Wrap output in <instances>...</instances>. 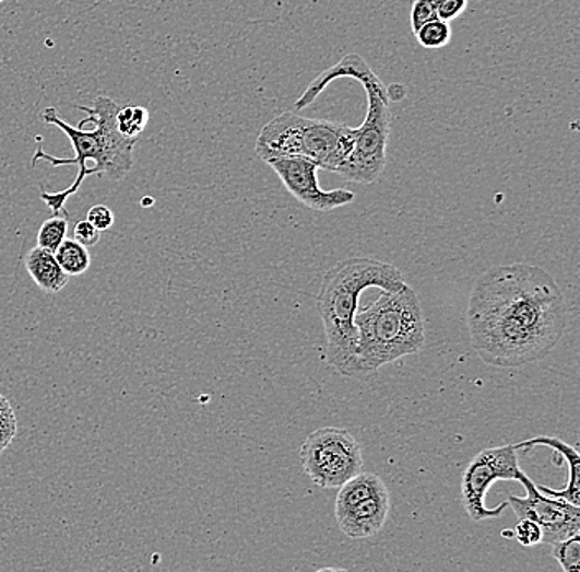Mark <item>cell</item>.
Instances as JSON below:
<instances>
[{
  "instance_id": "cell-1",
  "label": "cell",
  "mask_w": 580,
  "mask_h": 572,
  "mask_svg": "<svg viewBox=\"0 0 580 572\" xmlns=\"http://www.w3.org/2000/svg\"><path fill=\"white\" fill-rule=\"evenodd\" d=\"M569 320L556 279L528 262L495 266L470 292L466 327L476 355L497 369H520L546 359Z\"/></svg>"
},
{
  "instance_id": "cell-2",
  "label": "cell",
  "mask_w": 580,
  "mask_h": 572,
  "mask_svg": "<svg viewBox=\"0 0 580 572\" xmlns=\"http://www.w3.org/2000/svg\"><path fill=\"white\" fill-rule=\"evenodd\" d=\"M404 282L396 266L372 258H346L323 276L317 312L327 337V359L342 376H359L356 366L355 314L363 291L379 288L400 291Z\"/></svg>"
},
{
  "instance_id": "cell-3",
  "label": "cell",
  "mask_w": 580,
  "mask_h": 572,
  "mask_svg": "<svg viewBox=\"0 0 580 572\" xmlns=\"http://www.w3.org/2000/svg\"><path fill=\"white\" fill-rule=\"evenodd\" d=\"M78 107L87 114V119L81 122L83 125L93 122V131H84V128H73V126L68 125L58 116L55 107H47L42 113V119L47 125L57 126L58 129H61L67 135L76 155H74V159L55 157V155L47 154L40 148L35 152L32 164H37L38 161H47L54 167L76 165L78 171H80L78 172L76 180L67 190L57 191V194L42 191V200L54 211V214L63 211L67 198L80 190L81 184H83L84 178L90 177V174L108 175L113 180H121L131 172L132 164H134L132 154H134V148L139 139H128L119 132L118 125H116V114H118L119 104L109 100V97L98 96L94 100L93 107Z\"/></svg>"
},
{
  "instance_id": "cell-4",
  "label": "cell",
  "mask_w": 580,
  "mask_h": 572,
  "mask_svg": "<svg viewBox=\"0 0 580 572\" xmlns=\"http://www.w3.org/2000/svg\"><path fill=\"white\" fill-rule=\"evenodd\" d=\"M342 78H350V80L362 83L366 97H368V110H366L365 121L358 128L355 148L336 175L353 184H372L381 177L386 168V154H388L393 116L390 109V90L358 54L346 55L339 63L322 71L300 94L294 107L296 110L306 109L330 83L342 80Z\"/></svg>"
},
{
  "instance_id": "cell-5",
  "label": "cell",
  "mask_w": 580,
  "mask_h": 572,
  "mask_svg": "<svg viewBox=\"0 0 580 572\" xmlns=\"http://www.w3.org/2000/svg\"><path fill=\"white\" fill-rule=\"evenodd\" d=\"M356 366L359 376L375 375L379 369L407 355L426 343V324L419 295L404 284L400 291H382L355 314Z\"/></svg>"
},
{
  "instance_id": "cell-6",
  "label": "cell",
  "mask_w": 580,
  "mask_h": 572,
  "mask_svg": "<svg viewBox=\"0 0 580 572\" xmlns=\"http://www.w3.org/2000/svg\"><path fill=\"white\" fill-rule=\"evenodd\" d=\"M358 128L340 122L304 118L293 110L275 116L259 132L256 154L262 162L281 157H307L323 171H340L355 148Z\"/></svg>"
},
{
  "instance_id": "cell-7",
  "label": "cell",
  "mask_w": 580,
  "mask_h": 572,
  "mask_svg": "<svg viewBox=\"0 0 580 572\" xmlns=\"http://www.w3.org/2000/svg\"><path fill=\"white\" fill-rule=\"evenodd\" d=\"M300 463L320 489H339L362 472V444L346 429L320 428L304 441Z\"/></svg>"
},
{
  "instance_id": "cell-8",
  "label": "cell",
  "mask_w": 580,
  "mask_h": 572,
  "mask_svg": "<svg viewBox=\"0 0 580 572\" xmlns=\"http://www.w3.org/2000/svg\"><path fill=\"white\" fill-rule=\"evenodd\" d=\"M521 472L523 470L520 467V454L514 444L480 451L463 470L460 482V502L469 518L480 523L504 515L508 502L488 506L485 502L488 490L500 480L518 482Z\"/></svg>"
},
{
  "instance_id": "cell-9",
  "label": "cell",
  "mask_w": 580,
  "mask_h": 572,
  "mask_svg": "<svg viewBox=\"0 0 580 572\" xmlns=\"http://www.w3.org/2000/svg\"><path fill=\"white\" fill-rule=\"evenodd\" d=\"M391 510V493L384 480L359 472L339 487L335 520L340 532L352 539L372 538L384 528Z\"/></svg>"
},
{
  "instance_id": "cell-10",
  "label": "cell",
  "mask_w": 580,
  "mask_h": 572,
  "mask_svg": "<svg viewBox=\"0 0 580 572\" xmlns=\"http://www.w3.org/2000/svg\"><path fill=\"white\" fill-rule=\"evenodd\" d=\"M518 482L523 483L528 495L508 497V506L513 509L518 518L531 520L540 525L543 532V541L546 545L563 541V539L572 538L580 535V509L566 500L553 499L540 492L536 483L521 472Z\"/></svg>"
},
{
  "instance_id": "cell-11",
  "label": "cell",
  "mask_w": 580,
  "mask_h": 572,
  "mask_svg": "<svg viewBox=\"0 0 580 572\" xmlns=\"http://www.w3.org/2000/svg\"><path fill=\"white\" fill-rule=\"evenodd\" d=\"M265 164L281 178L288 194L299 200L304 207L319 211V213L346 207L356 198L352 190H345V188L323 190L317 177L319 165L312 159L297 155V157L271 159Z\"/></svg>"
},
{
  "instance_id": "cell-12",
  "label": "cell",
  "mask_w": 580,
  "mask_h": 572,
  "mask_svg": "<svg viewBox=\"0 0 580 572\" xmlns=\"http://www.w3.org/2000/svg\"><path fill=\"white\" fill-rule=\"evenodd\" d=\"M549 447L556 451L557 454L563 457L566 466L569 467V482L563 490L549 489V487H537L540 492L544 495L553 497V499L566 500V502L572 503V505H580V455L576 447L564 442L559 437H549V435H537V437L530 439V441L520 442L514 444L518 454L521 452H530L534 447Z\"/></svg>"
},
{
  "instance_id": "cell-13",
  "label": "cell",
  "mask_w": 580,
  "mask_h": 572,
  "mask_svg": "<svg viewBox=\"0 0 580 572\" xmlns=\"http://www.w3.org/2000/svg\"><path fill=\"white\" fill-rule=\"evenodd\" d=\"M25 268L31 275L32 281L45 292V294H58L63 291L70 281V276L61 269L58 265L55 253L48 249L37 248L31 249L25 256Z\"/></svg>"
},
{
  "instance_id": "cell-14",
  "label": "cell",
  "mask_w": 580,
  "mask_h": 572,
  "mask_svg": "<svg viewBox=\"0 0 580 572\" xmlns=\"http://www.w3.org/2000/svg\"><path fill=\"white\" fill-rule=\"evenodd\" d=\"M58 265L61 266L68 276H81L87 272L91 266V256L86 246L78 243L76 240L64 238L63 243L55 252Z\"/></svg>"
},
{
  "instance_id": "cell-15",
  "label": "cell",
  "mask_w": 580,
  "mask_h": 572,
  "mask_svg": "<svg viewBox=\"0 0 580 572\" xmlns=\"http://www.w3.org/2000/svg\"><path fill=\"white\" fill-rule=\"evenodd\" d=\"M149 119H151V114L142 106L119 107L116 114L119 132L128 139H139V136L147 128Z\"/></svg>"
},
{
  "instance_id": "cell-16",
  "label": "cell",
  "mask_w": 580,
  "mask_h": 572,
  "mask_svg": "<svg viewBox=\"0 0 580 572\" xmlns=\"http://www.w3.org/2000/svg\"><path fill=\"white\" fill-rule=\"evenodd\" d=\"M416 37L421 47L427 48V50L447 47L450 44V38H452L450 22L442 21V19H434V21L427 22L416 32Z\"/></svg>"
},
{
  "instance_id": "cell-17",
  "label": "cell",
  "mask_w": 580,
  "mask_h": 572,
  "mask_svg": "<svg viewBox=\"0 0 580 572\" xmlns=\"http://www.w3.org/2000/svg\"><path fill=\"white\" fill-rule=\"evenodd\" d=\"M68 233V213L54 214L50 220L42 224L40 232H38L37 243L40 248L48 249L55 253L58 246L67 238Z\"/></svg>"
},
{
  "instance_id": "cell-18",
  "label": "cell",
  "mask_w": 580,
  "mask_h": 572,
  "mask_svg": "<svg viewBox=\"0 0 580 572\" xmlns=\"http://www.w3.org/2000/svg\"><path fill=\"white\" fill-rule=\"evenodd\" d=\"M551 546H553L551 555L559 562L564 572L580 571V535L563 539V541L554 542Z\"/></svg>"
},
{
  "instance_id": "cell-19",
  "label": "cell",
  "mask_w": 580,
  "mask_h": 572,
  "mask_svg": "<svg viewBox=\"0 0 580 572\" xmlns=\"http://www.w3.org/2000/svg\"><path fill=\"white\" fill-rule=\"evenodd\" d=\"M17 434V418L5 396L0 395V454L12 444Z\"/></svg>"
},
{
  "instance_id": "cell-20",
  "label": "cell",
  "mask_w": 580,
  "mask_h": 572,
  "mask_svg": "<svg viewBox=\"0 0 580 572\" xmlns=\"http://www.w3.org/2000/svg\"><path fill=\"white\" fill-rule=\"evenodd\" d=\"M437 19V4L433 0H414L411 8V27L414 34L427 22Z\"/></svg>"
},
{
  "instance_id": "cell-21",
  "label": "cell",
  "mask_w": 580,
  "mask_h": 572,
  "mask_svg": "<svg viewBox=\"0 0 580 572\" xmlns=\"http://www.w3.org/2000/svg\"><path fill=\"white\" fill-rule=\"evenodd\" d=\"M513 536L521 546H526V548H533L543 541V532H541L540 525L526 518L520 520Z\"/></svg>"
},
{
  "instance_id": "cell-22",
  "label": "cell",
  "mask_w": 580,
  "mask_h": 572,
  "mask_svg": "<svg viewBox=\"0 0 580 572\" xmlns=\"http://www.w3.org/2000/svg\"><path fill=\"white\" fill-rule=\"evenodd\" d=\"M87 221L93 224L98 232H108L109 227L115 224V213L106 205H94L87 211Z\"/></svg>"
},
{
  "instance_id": "cell-23",
  "label": "cell",
  "mask_w": 580,
  "mask_h": 572,
  "mask_svg": "<svg viewBox=\"0 0 580 572\" xmlns=\"http://www.w3.org/2000/svg\"><path fill=\"white\" fill-rule=\"evenodd\" d=\"M466 5H469V0H440L437 4V19L446 22L455 21L465 12Z\"/></svg>"
},
{
  "instance_id": "cell-24",
  "label": "cell",
  "mask_w": 580,
  "mask_h": 572,
  "mask_svg": "<svg viewBox=\"0 0 580 572\" xmlns=\"http://www.w3.org/2000/svg\"><path fill=\"white\" fill-rule=\"evenodd\" d=\"M99 235H102V232H98L87 220L80 221L74 226V240L81 243V245L86 246V248L98 245Z\"/></svg>"
},
{
  "instance_id": "cell-25",
  "label": "cell",
  "mask_w": 580,
  "mask_h": 572,
  "mask_svg": "<svg viewBox=\"0 0 580 572\" xmlns=\"http://www.w3.org/2000/svg\"><path fill=\"white\" fill-rule=\"evenodd\" d=\"M142 205H144V207H151V205H152L151 198H145L144 203H142Z\"/></svg>"
},
{
  "instance_id": "cell-26",
  "label": "cell",
  "mask_w": 580,
  "mask_h": 572,
  "mask_svg": "<svg viewBox=\"0 0 580 572\" xmlns=\"http://www.w3.org/2000/svg\"><path fill=\"white\" fill-rule=\"evenodd\" d=\"M433 2H436V4H439L440 0H433Z\"/></svg>"
},
{
  "instance_id": "cell-27",
  "label": "cell",
  "mask_w": 580,
  "mask_h": 572,
  "mask_svg": "<svg viewBox=\"0 0 580 572\" xmlns=\"http://www.w3.org/2000/svg\"><path fill=\"white\" fill-rule=\"evenodd\" d=\"M2 2H4V0H0V4H2Z\"/></svg>"
}]
</instances>
